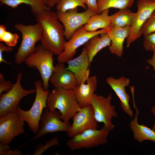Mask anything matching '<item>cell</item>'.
I'll list each match as a JSON object with an SVG mask.
<instances>
[{"label":"cell","mask_w":155,"mask_h":155,"mask_svg":"<svg viewBox=\"0 0 155 155\" xmlns=\"http://www.w3.org/2000/svg\"><path fill=\"white\" fill-rule=\"evenodd\" d=\"M49 82L54 87L74 90L78 86L73 73L66 69L64 63H58L54 66L53 74Z\"/></svg>","instance_id":"obj_17"},{"label":"cell","mask_w":155,"mask_h":155,"mask_svg":"<svg viewBox=\"0 0 155 155\" xmlns=\"http://www.w3.org/2000/svg\"><path fill=\"white\" fill-rule=\"evenodd\" d=\"M144 36L143 46L145 50L155 52V32Z\"/></svg>","instance_id":"obj_30"},{"label":"cell","mask_w":155,"mask_h":155,"mask_svg":"<svg viewBox=\"0 0 155 155\" xmlns=\"http://www.w3.org/2000/svg\"><path fill=\"white\" fill-rule=\"evenodd\" d=\"M141 32L144 36L155 32V10L143 24Z\"/></svg>","instance_id":"obj_27"},{"label":"cell","mask_w":155,"mask_h":155,"mask_svg":"<svg viewBox=\"0 0 155 155\" xmlns=\"http://www.w3.org/2000/svg\"><path fill=\"white\" fill-rule=\"evenodd\" d=\"M151 112L152 113H153L154 114L155 116V105L153 106L151 110ZM152 129L154 131H155V119L154 123V125H153Z\"/></svg>","instance_id":"obj_39"},{"label":"cell","mask_w":155,"mask_h":155,"mask_svg":"<svg viewBox=\"0 0 155 155\" xmlns=\"http://www.w3.org/2000/svg\"><path fill=\"white\" fill-rule=\"evenodd\" d=\"M42 30L41 45L45 49L58 56L64 50L66 42L63 26L58 20L56 13L51 10L42 13L36 19Z\"/></svg>","instance_id":"obj_1"},{"label":"cell","mask_w":155,"mask_h":155,"mask_svg":"<svg viewBox=\"0 0 155 155\" xmlns=\"http://www.w3.org/2000/svg\"><path fill=\"white\" fill-rule=\"evenodd\" d=\"M97 1L98 0H85V4L87 9L98 13Z\"/></svg>","instance_id":"obj_33"},{"label":"cell","mask_w":155,"mask_h":155,"mask_svg":"<svg viewBox=\"0 0 155 155\" xmlns=\"http://www.w3.org/2000/svg\"><path fill=\"white\" fill-rule=\"evenodd\" d=\"M135 13L129 9H119L110 16L111 24L121 28L131 26Z\"/></svg>","instance_id":"obj_24"},{"label":"cell","mask_w":155,"mask_h":155,"mask_svg":"<svg viewBox=\"0 0 155 155\" xmlns=\"http://www.w3.org/2000/svg\"><path fill=\"white\" fill-rule=\"evenodd\" d=\"M40 123L38 131L28 143L48 133L59 131L67 132L71 125L69 122L66 123L62 120L59 111L56 109L50 110L47 107L43 110Z\"/></svg>","instance_id":"obj_11"},{"label":"cell","mask_w":155,"mask_h":155,"mask_svg":"<svg viewBox=\"0 0 155 155\" xmlns=\"http://www.w3.org/2000/svg\"><path fill=\"white\" fill-rule=\"evenodd\" d=\"M0 2L1 5H6L12 8L22 4L29 5L36 19L44 12L51 10L47 5V0H0Z\"/></svg>","instance_id":"obj_21"},{"label":"cell","mask_w":155,"mask_h":155,"mask_svg":"<svg viewBox=\"0 0 155 155\" xmlns=\"http://www.w3.org/2000/svg\"><path fill=\"white\" fill-rule=\"evenodd\" d=\"M73 122L67 133L70 138L90 129H97L98 122L91 105L81 108L72 118Z\"/></svg>","instance_id":"obj_14"},{"label":"cell","mask_w":155,"mask_h":155,"mask_svg":"<svg viewBox=\"0 0 155 155\" xmlns=\"http://www.w3.org/2000/svg\"><path fill=\"white\" fill-rule=\"evenodd\" d=\"M107 34L111 39V43L109 46L111 53L116 56L121 57L123 54V43L125 40L129 36L131 26L119 27L111 24L106 28Z\"/></svg>","instance_id":"obj_18"},{"label":"cell","mask_w":155,"mask_h":155,"mask_svg":"<svg viewBox=\"0 0 155 155\" xmlns=\"http://www.w3.org/2000/svg\"><path fill=\"white\" fill-rule=\"evenodd\" d=\"M13 49L12 47L6 46L2 42H0V63L4 62L8 63L9 64L10 63L7 62L5 61L3 58V52H10L12 51Z\"/></svg>","instance_id":"obj_32"},{"label":"cell","mask_w":155,"mask_h":155,"mask_svg":"<svg viewBox=\"0 0 155 155\" xmlns=\"http://www.w3.org/2000/svg\"><path fill=\"white\" fill-rule=\"evenodd\" d=\"M47 107L51 111L57 109L61 113V119L64 122L69 120L81 109L73 90L55 87L48 97Z\"/></svg>","instance_id":"obj_2"},{"label":"cell","mask_w":155,"mask_h":155,"mask_svg":"<svg viewBox=\"0 0 155 155\" xmlns=\"http://www.w3.org/2000/svg\"><path fill=\"white\" fill-rule=\"evenodd\" d=\"M106 33V28L90 32L85 30L83 26L78 28L74 32L70 39L66 41L63 52L58 56L57 60L58 63H65L72 59L79 47L86 44L93 37Z\"/></svg>","instance_id":"obj_12"},{"label":"cell","mask_w":155,"mask_h":155,"mask_svg":"<svg viewBox=\"0 0 155 155\" xmlns=\"http://www.w3.org/2000/svg\"><path fill=\"white\" fill-rule=\"evenodd\" d=\"M95 36L85 44V45L88 53L90 64L92 61L96 54L101 50L107 46H109L111 41L107 33Z\"/></svg>","instance_id":"obj_22"},{"label":"cell","mask_w":155,"mask_h":155,"mask_svg":"<svg viewBox=\"0 0 155 155\" xmlns=\"http://www.w3.org/2000/svg\"><path fill=\"white\" fill-rule=\"evenodd\" d=\"M22 76V73L19 72L11 88L5 93L0 94V117L17 111L19 104L23 98L36 93V89L26 90L22 87L21 82Z\"/></svg>","instance_id":"obj_7"},{"label":"cell","mask_w":155,"mask_h":155,"mask_svg":"<svg viewBox=\"0 0 155 155\" xmlns=\"http://www.w3.org/2000/svg\"><path fill=\"white\" fill-rule=\"evenodd\" d=\"M22 153L21 151L18 150H10L9 151L7 155H20Z\"/></svg>","instance_id":"obj_37"},{"label":"cell","mask_w":155,"mask_h":155,"mask_svg":"<svg viewBox=\"0 0 155 155\" xmlns=\"http://www.w3.org/2000/svg\"><path fill=\"white\" fill-rule=\"evenodd\" d=\"M56 13L64 26L65 37L68 40L77 29L85 24L92 16L98 13L88 9L84 11L78 12V7L65 12L57 11Z\"/></svg>","instance_id":"obj_8"},{"label":"cell","mask_w":155,"mask_h":155,"mask_svg":"<svg viewBox=\"0 0 155 155\" xmlns=\"http://www.w3.org/2000/svg\"><path fill=\"white\" fill-rule=\"evenodd\" d=\"M109 9H106L100 14L92 16L83 26L84 29L88 32H93L100 28H106L111 24V17L109 15Z\"/></svg>","instance_id":"obj_23"},{"label":"cell","mask_w":155,"mask_h":155,"mask_svg":"<svg viewBox=\"0 0 155 155\" xmlns=\"http://www.w3.org/2000/svg\"><path fill=\"white\" fill-rule=\"evenodd\" d=\"M14 84L10 81H5L3 75L0 73V94L3 92L9 91L12 87Z\"/></svg>","instance_id":"obj_31"},{"label":"cell","mask_w":155,"mask_h":155,"mask_svg":"<svg viewBox=\"0 0 155 155\" xmlns=\"http://www.w3.org/2000/svg\"><path fill=\"white\" fill-rule=\"evenodd\" d=\"M112 98L111 93L106 97L94 93L91 103L96 120L98 122L103 123L111 131L115 127L112 120L113 118L117 117V116L115 106L111 104Z\"/></svg>","instance_id":"obj_9"},{"label":"cell","mask_w":155,"mask_h":155,"mask_svg":"<svg viewBox=\"0 0 155 155\" xmlns=\"http://www.w3.org/2000/svg\"><path fill=\"white\" fill-rule=\"evenodd\" d=\"M6 28L5 26L2 24L0 25V37L2 36L6 31Z\"/></svg>","instance_id":"obj_38"},{"label":"cell","mask_w":155,"mask_h":155,"mask_svg":"<svg viewBox=\"0 0 155 155\" xmlns=\"http://www.w3.org/2000/svg\"><path fill=\"white\" fill-rule=\"evenodd\" d=\"M80 6L86 10L87 9L85 0H61L56 5L57 11L65 12Z\"/></svg>","instance_id":"obj_26"},{"label":"cell","mask_w":155,"mask_h":155,"mask_svg":"<svg viewBox=\"0 0 155 155\" xmlns=\"http://www.w3.org/2000/svg\"><path fill=\"white\" fill-rule=\"evenodd\" d=\"M111 131L104 125L100 129H88L71 138L66 144L72 151L103 145L107 143Z\"/></svg>","instance_id":"obj_6"},{"label":"cell","mask_w":155,"mask_h":155,"mask_svg":"<svg viewBox=\"0 0 155 155\" xmlns=\"http://www.w3.org/2000/svg\"><path fill=\"white\" fill-rule=\"evenodd\" d=\"M86 82V84L83 83L78 85L73 90L76 100L81 108L91 105L97 86L96 76L89 77Z\"/></svg>","instance_id":"obj_19"},{"label":"cell","mask_w":155,"mask_h":155,"mask_svg":"<svg viewBox=\"0 0 155 155\" xmlns=\"http://www.w3.org/2000/svg\"><path fill=\"white\" fill-rule=\"evenodd\" d=\"M19 38V36L17 34L6 31L0 37V41L4 42L7 46L12 47L16 46Z\"/></svg>","instance_id":"obj_28"},{"label":"cell","mask_w":155,"mask_h":155,"mask_svg":"<svg viewBox=\"0 0 155 155\" xmlns=\"http://www.w3.org/2000/svg\"><path fill=\"white\" fill-rule=\"evenodd\" d=\"M25 122L17 111L0 117V144L9 145L15 137L23 133Z\"/></svg>","instance_id":"obj_10"},{"label":"cell","mask_w":155,"mask_h":155,"mask_svg":"<svg viewBox=\"0 0 155 155\" xmlns=\"http://www.w3.org/2000/svg\"><path fill=\"white\" fill-rule=\"evenodd\" d=\"M137 6V10L131 26L130 33L127 39V47L141 36V29L142 25L155 10V1L138 0Z\"/></svg>","instance_id":"obj_13"},{"label":"cell","mask_w":155,"mask_h":155,"mask_svg":"<svg viewBox=\"0 0 155 155\" xmlns=\"http://www.w3.org/2000/svg\"><path fill=\"white\" fill-rule=\"evenodd\" d=\"M149 1H155V0H148Z\"/></svg>","instance_id":"obj_40"},{"label":"cell","mask_w":155,"mask_h":155,"mask_svg":"<svg viewBox=\"0 0 155 155\" xmlns=\"http://www.w3.org/2000/svg\"><path fill=\"white\" fill-rule=\"evenodd\" d=\"M36 47L35 52L28 56L24 62L28 67L37 69L42 79L43 88L47 90L49 80L54 70V54L44 48L41 44Z\"/></svg>","instance_id":"obj_5"},{"label":"cell","mask_w":155,"mask_h":155,"mask_svg":"<svg viewBox=\"0 0 155 155\" xmlns=\"http://www.w3.org/2000/svg\"><path fill=\"white\" fill-rule=\"evenodd\" d=\"M59 140L57 137L52 139L46 142L44 145L40 144L38 145L32 155H41L49 148L59 145Z\"/></svg>","instance_id":"obj_29"},{"label":"cell","mask_w":155,"mask_h":155,"mask_svg":"<svg viewBox=\"0 0 155 155\" xmlns=\"http://www.w3.org/2000/svg\"><path fill=\"white\" fill-rule=\"evenodd\" d=\"M66 62L68 66L66 69L73 73L78 85L85 83L89 77V66L90 64L85 46L79 55Z\"/></svg>","instance_id":"obj_15"},{"label":"cell","mask_w":155,"mask_h":155,"mask_svg":"<svg viewBox=\"0 0 155 155\" xmlns=\"http://www.w3.org/2000/svg\"><path fill=\"white\" fill-rule=\"evenodd\" d=\"M147 62L153 67L155 72V52H153V55L152 57L147 59Z\"/></svg>","instance_id":"obj_35"},{"label":"cell","mask_w":155,"mask_h":155,"mask_svg":"<svg viewBox=\"0 0 155 155\" xmlns=\"http://www.w3.org/2000/svg\"><path fill=\"white\" fill-rule=\"evenodd\" d=\"M15 28L20 32L22 40L20 46L15 55V62L20 65L26 59L36 51L35 44L40 40L42 32V28L38 22L34 25H26L22 23L16 24Z\"/></svg>","instance_id":"obj_3"},{"label":"cell","mask_w":155,"mask_h":155,"mask_svg":"<svg viewBox=\"0 0 155 155\" xmlns=\"http://www.w3.org/2000/svg\"><path fill=\"white\" fill-rule=\"evenodd\" d=\"M34 85L36 94L31 107L26 111L19 106L17 111L22 119L28 123L30 130L36 133L39 129L40 121L43 110L47 107V99L50 92L49 90H45L43 89L41 81H36Z\"/></svg>","instance_id":"obj_4"},{"label":"cell","mask_w":155,"mask_h":155,"mask_svg":"<svg viewBox=\"0 0 155 155\" xmlns=\"http://www.w3.org/2000/svg\"><path fill=\"white\" fill-rule=\"evenodd\" d=\"M135 0H98V13L110 8L119 9H129L134 3Z\"/></svg>","instance_id":"obj_25"},{"label":"cell","mask_w":155,"mask_h":155,"mask_svg":"<svg viewBox=\"0 0 155 155\" xmlns=\"http://www.w3.org/2000/svg\"><path fill=\"white\" fill-rule=\"evenodd\" d=\"M106 81L119 99L123 111L133 118V113L129 104L130 97L125 90V87L129 85L130 80L124 76L117 79L111 76L107 77Z\"/></svg>","instance_id":"obj_16"},{"label":"cell","mask_w":155,"mask_h":155,"mask_svg":"<svg viewBox=\"0 0 155 155\" xmlns=\"http://www.w3.org/2000/svg\"><path fill=\"white\" fill-rule=\"evenodd\" d=\"M47 5L50 8L57 5L61 0H47Z\"/></svg>","instance_id":"obj_36"},{"label":"cell","mask_w":155,"mask_h":155,"mask_svg":"<svg viewBox=\"0 0 155 155\" xmlns=\"http://www.w3.org/2000/svg\"><path fill=\"white\" fill-rule=\"evenodd\" d=\"M134 106L136 111V114L129 124L130 129L133 133L134 139L140 143L146 140L155 142V131L144 125L139 124L137 119L138 110L135 105Z\"/></svg>","instance_id":"obj_20"},{"label":"cell","mask_w":155,"mask_h":155,"mask_svg":"<svg viewBox=\"0 0 155 155\" xmlns=\"http://www.w3.org/2000/svg\"><path fill=\"white\" fill-rule=\"evenodd\" d=\"M11 147L8 145H3L0 144V155H7Z\"/></svg>","instance_id":"obj_34"}]
</instances>
